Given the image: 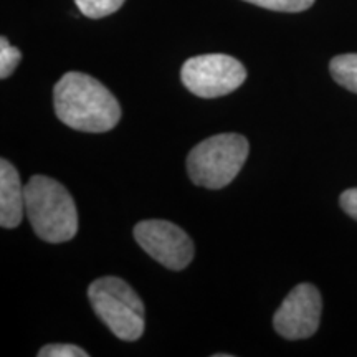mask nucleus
I'll list each match as a JSON object with an SVG mask.
<instances>
[{"instance_id":"obj_1","label":"nucleus","mask_w":357,"mask_h":357,"mask_svg":"<svg viewBox=\"0 0 357 357\" xmlns=\"http://www.w3.org/2000/svg\"><path fill=\"white\" fill-rule=\"evenodd\" d=\"M56 118L71 129L83 132H106L121 119V106L113 93L96 78L70 71L53 89Z\"/></svg>"},{"instance_id":"obj_2","label":"nucleus","mask_w":357,"mask_h":357,"mask_svg":"<svg viewBox=\"0 0 357 357\" xmlns=\"http://www.w3.org/2000/svg\"><path fill=\"white\" fill-rule=\"evenodd\" d=\"M25 215L38 238L63 243L78 231V212L66 187L55 178L33 176L25 184Z\"/></svg>"},{"instance_id":"obj_3","label":"nucleus","mask_w":357,"mask_h":357,"mask_svg":"<svg viewBox=\"0 0 357 357\" xmlns=\"http://www.w3.org/2000/svg\"><path fill=\"white\" fill-rule=\"evenodd\" d=\"M248 151V141L242 134L225 132L204 139L187 158L190 181L205 189H223L242 171Z\"/></svg>"},{"instance_id":"obj_4","label":"nucleus","mask_w":357,"mask_h":357,"mask_svg":"<svg viewBox=\"0 0 357 357\" xmlns=\"http://www.w3.org/2000/svg\"><path fill=\"white\" fill-rule=\"evenodd\" d=\"M88 300L109 331L123 341H137L144 333V305L118 276H102L89 284Z\"/></svg>"},{"instance_id":"obj_5","label":"nucleus","mask_w":357,"mask_h":357,"mask_svg":"<svg viewBox=\"0 0 357 357\" xmlns=\"http://www.w3.org/2000/svg\"><path fill=\"white\" fill-rule=\"evenodd\" d=\"M184 86L195 96L212 100L230 95L247 79V70L238 60L223 53L192 56L182 65Z\"/></svg>"},{"instance_id":"obj_6","label":"nucleus","mask_w":357,"mask_h":357,"mask_svg":"<svg viewBox=\"0 0 357 357\" xmlns=\"http://www.w3.org/2000/svg\"><path fill=\"white\" fill-rule=\"evenodd\" d=\"M134 238L149 257L172 271L189 266L194 243L181 227L167 220H142L134 227Z\"/></svg>"},{"instance_id":"obj_7","label":"nucleus","mask_w":357,"mask_h":357,"mask_svg":"<svg viewBox=\"0 0 357 357\" xmlns=\"http://www.w3.org/2000/svg\"><path fill=\"white\" fill-rule=\"evenodd\" d=\"M323 300L310 283L296 284L273 316L275 331L289 341L311 337L318 331Z\"/></svg>"},{"instance_id":"obj_8","label":"nucleus","mask_w":357,"mask_h":357,"mask_svg":"<svg viewBox=\"0 0 357 357\" xmlns=\"http://www.w3.org/2000/svg\"><path fill=\"white\" fill-rule=\"evenodd\" d=\"M25 185L17 169L7 159L0 160V225L15 229L24 220Z\"/></svg>"},{"instance_id":"obj_9","label":"nucleus","mask_w":357,"mask_h":357,"mask_svg":"<svg viewBox=\"0 0 357 357\" xmlns=\"http://www.w3.org/2000/svg\"><path fill=\"white\" fill-rule=\"evenodd\" d=\"M329 71L334 82L357 95V53L334 56L329 63Z\"/></svg>"},{"instance_id":"obj_10","label":"nucleus","mask_w":357,"mask_h":357,"mask_svg":"<svg viewBox=\"0 0 357 357\" xmlns=\"http://www.w3.org/2000/svg\"><path fill=\"white\" fill-rule=\"evenodd\" d=\"M75 2L84 17L96 20L118 12L123 7L124 0H75Z\"/></svg>"},{"instance_id":"obj_11","label":"nucleus","mask_w":357,"mask_h":357,"mask_svg":"<svg viewBox=\"0 0 357 357\" xmlns=\"http://www.w3.org/2000/svg\"><path fill=\"white\" fill-rule=\"evenodd\" d=\"M245 2L253 3V6L261 8H268V10L296 13L307 10L314 3V0H245Z\"/></svg>"},{"instance_id":"obj_12","label":"nucleus","mask_w":357,"mask_h":357,"mask_svg":"<svg viewBox=\"0 0 357 357\" xmlns=\"http://www.w3.org/2000/svg\"><path fill=\"white\" fill-rule=\"evenodd\" d=\"M22 60L19 48L12 47L6 37L0 38V78L6 79L15 71Z\"/></svg>"},{"instance_id":"obj_13","label":"nucleus","mask_w":357,"mask_h":357,"mask_svg":"<svg viewBox=\"0 0 357 357\" xmlns=\"http://www.w3.org/2000/svg\"><path fill=\"white\" fill-rule=\"evenodd\" d=\"M38 357H88L89 354L75 344H48L38 351Z\"/></svg>"},{"instance_id":"obj_14","label":"nucleus","mask_w":357,"mask_h":357,"mask_svg":"<svg viewBox=\"0 0 357 357\" xmlns=\"http://www.w3.org/2000/svg\"><path fill=\"white\" fill-rule=\"evenodd\" d=\"M339 205L347 215L357 220V187L342 192L341 197H339Z\"/></svg>"}]
</instances>
